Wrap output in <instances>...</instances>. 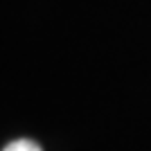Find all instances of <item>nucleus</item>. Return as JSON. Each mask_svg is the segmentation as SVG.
I'll list each match as a JSON object with an SVG mask.
<instances>
[{"mask_svg":"<svg viewBox=\"0 0 151 151\" xmlns=\"http://www.w3.org/2000/svg\"><path fill=\"white\" fill-rule=\"evenodd\" d=\"M2 151H43V149H41L34 140H25V138H23V140H14V142H9Z\"/></svg>","mask_w":151,"mask_h":151,"instance_id":"1","label":"nucleus"}]
</instances>
